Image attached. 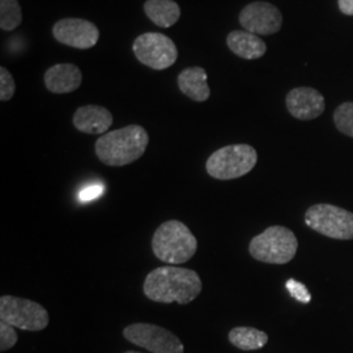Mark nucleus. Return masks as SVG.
Masks as SVG:
<instances>
[{
    "instance_id": "23",
    "label": "nucleus",
    "mask_w": 353,
    "mask_h": 353,
    "mask_svg": "<svg viewBox=\"0 0 353 353\" xmlns=\"http://www.w3.org/2000/svg\"><path fill=\"white\" fill-rule=\"evenodd\" d=\"M285 285H287V290H290V296L294 300H297L299 303H309L312 301V294L303 283H300L294 279H290Z\"/></svg>"
},
{
    "instance_id": "18",
    "label": "nucleus",
    "mask_w": 353,
    "mask_h": 353,
    "mask_svg": "<svg viewBox=\"0 0 353 353\" xmlns=\"http://www.w3.org/2000/svg\"><path fill=\"white\" fill-rule=\"evenodd\" d=\"M228 339L241 351H256L268 343V335L256 328L241 326L230 330Z\"/></svg>"
},
{
    "instance_id": "13",
    "label": "nucleus",
    "mask_w": 353,
    "mask_h": 353,
    "mask_svg": "<svg viewBox=\"0 0 353 353\" xmlns=\"http://www.w3.org/2000/svg\"><path fill=\"white\" fill-rule=\"evenodd\" d=\"M74 126L89 135H103L113 125L112 113L99 105H85L76 110L72 118Z\"/></svg>"
},
{
    "instance_id": "11",
    "label": "nucleus",
    "mask_w": 353,
    "mask_h": 353,
    "mask_svg": "<svg viewBox=\"0 0 353 353\" xmlns=\"http://www.w3.org/2000/svg\"><path fill=\"white\" fill-rule=\"evenodd\" d=\"M54 38L70 48L87 50L100 39V30L89 20L84 19H62L52 28Z\"/></svg>"
},
{
    "instance_id": "5",
    "label": "nucleus",
    "mask_w": 353,
    "mask_h": 353,
    "mask_svg": "<svg viewBox=\"0 0 353 353\" xmlns=\"http://www.w3.org/2000/svg\"><path fill=\"white\" fill-rule=\"evenodd\" d=\"M258 163V153L249 144H232L214 151L205 163V170L219 181H230L250 173Z\"/></svg>"
},
{
    "instance_id": "4",
    "label": "nucleus",
    "mask_w": 353,
    "mask_h": 353,
    "mask_svg": "<svg viewBox=\"0 0 353 353\" xmlns=\"http://www.w3.org/2000/svg\"><path fill=\"white\" fill-rule=\"evenodd\" d=\"M299 241L285 227H270L255 236L249 245V252L255 261L268 265H285L296 256Z\"/></svg>"
},
{
    "instance_id": "12",
    "label": "nucleus",
    "mask_w": 353,
    "mask_h": 353,
    "mask_svg": "<svg viewBox=\"0 0 353 353\" xmlns=\"http://www.w3.org/2000/svg\"><path fill=\"white\" fill-rule=\"evenodd\" d=\"M285 105L290 115L300 121L316 119L326 109V101L322 93L309 87L292 89L287 94Z\"/></svg>"
},
{
    "instance_id": "25",
    "label": "nucleus",
    "mask_w": 353,
    "mask_h": 353,
    "mask_svg": "<svg viewBox=\"0 0 353 353\" xmlns=\"http://www.w3.org/2000/svg\"><path fill=\"white\" fill-rule=\"evenodd\" d=\"M338 6L341 13L353 16V0H338Z\"/></svg>"
},
{
    "instance_id": "1",
    "label": "nucleus",
    "mask_w": 353,
    "mask_h": 353,
    "mask_svg": "<svg viewBox=\"0 0 353 353\" xmlns=\"http://www.w3.org/2000/svg\"><path fill=\"white\" fill-rule=\"evenodd\" d=\"M202 290V279L195 271L176 265L154 268L143 284L145 297L160 303L186 305L194 301Z\"/></svg>"
},
{
    "instance_id": "15",
    "label": "nucleus",
    "mask_w": 353,
    "mask_h": 353,
    "mask_svg": "<svg viewBox=\"0 0 353 353\" xmlns=\"http://www.w3.org/2000/svg\"><path fill=\"white\" fill-rule=\"evenodd\" d=\"M227 45L229 50L246 61H255L262 58L267 51L265 41L259 36L248 30H233L228 34Z\"/></svg>"
},
{
    "instance_id": "19",
    "label": "nucleus",
    "mask_w": 353,
    "mask_h": 353,
    "mask_svg": "<svg viewBox=\"0 0 353 353\" xmlns=\"http://www.w3.org/2000/svg\"><path fill=\"white\" fill-rule=\"evenodd\" d=\"M23 23V12L19 0H0V28L12 32Z\"/></svg>"
},
{
    "instance_id": "10",
    "label": "nucleus",
    "mask_w": 353,
    "mask_h": 353,
    "mask_svg": "<svg viewBox=\"0 0 353 353\" xmlns=\"http://www.w3.org/2000/svg\"><path fill=\"white\" fill-rule=\"evenodd\" d=\"M240 24L256 36H271L281 29L283 14L271 3L254 1L241 11Z\"/></svg>"
},
{
    "instance_id": "24",
    "label": "nucleus",
    "mask_w": 353,
    "mask_h": 353,
    "mask_svg": "<svg viewBox=\"0 0 353 353\" xmlns=\"http://www.w3.org/2000/svg\"><path fill=\"white\" fill-rule=\"evenodd\" d=\"M103 191L101 185H90L88 188L81 190V192L79 194V199L80 202H90L94 201L96 198H99Z\"/></svg>"
},
{
    "instance_id": "26",
    "label": "nucleus",
    "mask_w": 353,
    "mask_h": 353,
    "mask_svg": "<svg viewBox=\"0 0 353 353\" xmlns=\"http://www.w3.org/2000/svg\"><path fill=\"white\" fill-rule=\"evenodd\" d=\"M125 353H141V352H137V351H127V352Z\"/></svg>"
},
{
    "instance_id": "9",
    "label": "nucleus",
    "mask_w": 353,
    "mask_h": 353,
    "mask_svg": "<svg viewBox=\"0 0 353 353\" xmlns=\"http://www.w3.org/2000/svg\"><path fill=\"white\" fill-rule=\"evenodd\" d=\"M126 341L152 353H183L179 338L169 330L152 323H132L123 330Z\"/></svg>"
},
{
    "instance_id": "8",
    "label": "nucleus",
    "mask_w": 353,
    "mask_h": 353,
    "mask_svg": "<svg viewBox=\"0 0 353 353\" xmlns=\"http://www.w3.org/2000/svg\"><path fill=\"white\" fill-rule=\"evenodd\" d=\"M132 50L140 63L163 71L176 63V43L163 33H143L134 41Z\"/></svg>"
},
{
    "instance_id": "3",
    "label": "nucleus",
    "mask_w": 353,
    "mask_h": 353,
    "mask_svg": "<svg viewBox=\"0 0 353 353\" xmlns=\"http://www.w3.org/2000/svg\"><path fill=\"white\" fill-rule=\"evenodd\" d=\"M198 250V241L186 224L178 220L165 221L152 237V252L157 259L169 265H182Z\"/></svg>"
},
{
    "instance_id": "17",
    "label": "nucleus",
    "mask_w": 353,
    "mask_h": 353,
    "mask_svg": "<svg viewBox=\"0 0 353 353\" xmlns=\"http://www.w3.org/2000/svg\"><path fill=\"white\" fill-rule=\"evenodd\" d=\"M144 12L153 24L160 28H170L181 17V8L174 0H147Z\"/></svg>"
},
{
    "instance_id": "20",
    "label": "nucleus",
    "mask_w": 353,
    "mask_h": 353,
    "mask_svg": "<svg viewBox=\"0 0 353 353\" xmlns=\"http://www.w3.org/2000/svg\"><path fill=\"white\" fill-rule=\"evenodd\" d=\"M334 123L341 134L353 138V102H344L334 112Z\"/></svg>"
},
{
    "instance_id": "21",
    "label": "nucleus",
    "mask_w": 353,
    "mask_h": 353,
    "mask_svg": "<svg viewBox=\"0 0 353 353\" xmlns=\"http://www.w3.org/2000/svg\"><path fill=\"white\" fill-rule=\"evenodd\" d=\"M16 92V83L6 67H0V100L10 101Z\"/></svg>"
},
{
    "instance_id": "6",
    "label": "nucleus",
    "mask_w": 353,
    "mask_h": 353,
    "mask_svg": "<svg viewBox=\"0 0 353 353\" xmlns=\"http://www.w3.org/2000/svg\"><path fill=\"white\" fill-rule=\"evenodd\" d=\"M305 224L334 240H353V214L332 205L316 204L305 214Z\"/></svg>"
},
{
    "instance_id": "14",
    "label": "nucleus",
    "mask_w": 353,
    "mask_h": 353,
    "mask_svg": "<svg viewBox=\"0 0 353 353\" xmlns=\"http://www.w3.org/2000/svg\"><path fill=\"white\" fill-rule=\"evenodd\" d=\"M43 79L45 87L51 93L65 94L79 89L83 81V74L75 64L59 63L50 67Z\"/></svg>"
},
{
    "instance_id": "7",
    "label": "nucleus",
    "mask_w": 353,
    "mask_h": 353,
    "mask_svg": "<svg viewBox=\"0 0 353 353\" xmlns=\"http://www.w3.org/2000/svg\"><path fill=\"white\" fill-rule=\"evenodd\" d=\"M0 319L24 331H42L50 322L49 313L42 305L8 294L0 299Z\"/></svg>"
},
{
    "instance_id": "16",
    "label": "nucleus",
    "mask_w": 353,
    "mask_h": 353,
    "mask_svg": "<svg viewBox=\"0 0 353 353\" xmlns=\"http://www.w3.org/2000/svg\"><path fill=\"white\" fill-rule=\"evenodd\" d=\"M179 90L191 100L207 101L211 96V89L207 84V72L202 67H189L178 75Z\"/></svg>"
},
{
    "instance_id": "22",
    "label": "nucleus",
    "mask_w": 353,
    "mask_h": 353,
    "mask_svg": "<svg viewBox=\"0 0 353 353\" xmlns=\"http://www.w3.org/2000/svg\"><path fill=\"white\" fill-rule=\"evenodd\" d=\"M19 341L17 332L6 322H0V351L6 352L16 345Z\"/></svg>"
},
{
    "instance_id": "2",
    "label": "nucleus",
    "mask_w": 353,
    "mask_h": 353,
    "mask_svg": "<svg viewBox=\"0 0 353 353\" xmlns=\"http://www.w3.org/2000/svg\"><path fill=\"white\" fill-rule=\"evenodd\" d=\"M148 143L144 127L130 125L101 135L96 141V156L108 166H125L139 160Z\"/></svg>"
}]
</instances>
